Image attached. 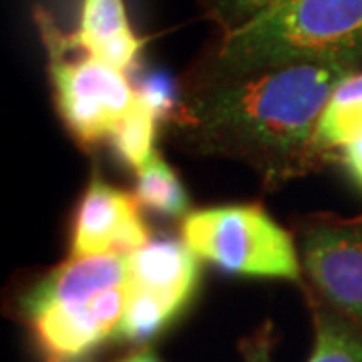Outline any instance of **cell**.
<instances>
[{"label": "cell", "mask_w": 362, "mask_h": 362, "mask_svg": "<svg viewBox=\"0 0 362 362\" xmlns=\"http://www.w3.org/2000/svg\"><path fill=\"white\" fill-rule=\"evenodd\" d=\"M270 324L262 328V332L252 337L244 346L247 362H270Z\"/></svg>", "instance_id": "cell-19"}, {"label": "cell", "mask_w": 362, "mask_h": 362, "mask_svg": "<svg viewBox=\"0 0 362 362\" xmlns=\"http://www.w3.org/2000/svg\"><path fill=\"white\" fill-rule=\"evenodd\" d=\"M129 254H101L71 258L49 272L21 300L26 320L35 314L89 302L101 292L129 284Z\"/></svg>", "instance_id": "cell-8"}, {"label": "cell", "mask_w": 362, "mask_h": 362, "mask_svg": "<svg viewBox=\"0 0 362 362\" xmlns=\"http://www.w3.org/2000/svg\"><path fill=\"white\" fill-rule=\"evenodd\" d=\"M276 2L280 0H204V8L207 18L220 26L223 35L246 25L247 21H252Z\"/></svg>", "instance_id": "cell-16"}, {"label": "cell", "mask_w": 362, "mask_h": 362, "mask_svg": "<svg viewBox=\"0 0 362 362\" xmlns=\"http://www.w3.org/2000/svg\"><path fill=\"white\" fill-rule=\"evenodd\" d=\"M286 63L362 71V0H280L223 33L197 77H232Z\"/></svg>", "instance_id": "cell-2"}, {"label": "cell", "mask_w": 362, "mask_h": 362, "mask_svg": "<svg viewBox=\"0 0 362 362\" xmlns=\"http://www.w3.org/2000/svg\"><path fill=\"white\" fill-rule=\"evenodd\" d=\"M330 101H334V103H356V101H362V71L342 78L338 83L337 89H334V93H332Z\"/></svg>", "instance_id": "cell-18"}, {"label": "cell", "mask_w": 362, "mask_h": 362, "mask_svg": "<svg viewBox=\"0 0 362 362\" xmlns=\"http://www.w3.org/2000/svg\"><path fill=\"white\" fill-rule=\"evenodd\" d=\"M362 137V101L326 105L316 127V141L326 153Z\"/></svg>", "instance_id": "cell-15"}, {"label": "cell", "mask_w": 362, "mask_h": 362, "mask_svg": "<svg viewBox=\"0 0 362 362\" xmlns=\"http://www.w3.org/2000/svg\"><path fill=\"white\" fill-rule=\"evenodd\" d=\"M183 244L199 259L250 278L300 280L292 235L258 204L197 209L183 218Z\"/></svg>", "instance_id": "cell-4"}, {"label": "cell", "mask_w": 362, "mask_h": 362, "mask_svg": "<svg viewBox=\"0 0 362 362\" xmlns=\"http://www.w3.org/2000/svg\"><path fill=\"white\" fill-rule=\"evenodd\" d=\"M349 66L286 63L232 77H195L173 113V137L197 156H220L256 169L264 185L318 169L330 153L316 127Z\"/></svg>", "instance_id": "cell-1"}, {"label": "cell", "mask_w": 362, "mask_h": 362, "mask_svg": "<svg viewBox=\"0 0 362 362\" xmlns=\"http://www.w3.org/2000/svg\"><path fill=\"white\" fill-rule=\"evenodd\" d=\"M35 21L47 49L54 101L66 127L85 145L109 139L137 103V87L125 71L83 51L73 33H63L45 8L35 11Z\"/></svg>", "instance_id": "cell-3"}, {"label": "cell", "mask_w": 362, "mask_h": 362, "mask_svg": "<svg viewBox=\"0 0 362 362\" xmlns=\"http://www.w3.org/2000/svg\"><path fill=\"white\" fill-rule=\"evenodd\" d=\"M137 93L145 103L151 107L157 117H168L175 111V99L171 93V85L165 78L149 77L137 87Z\"/></svg>", "instance_id": "cell-17"}, {"label": "cell", "mask_w": 362, "mask_h": 362, "mask_svg": "<svg viewBox=\"0 0 362 362\" xmlns=\"http://www.w3.org/2000/svg\"><path fill=\"white\" fill-rule=\"evenodd\" d=\"M197 259L189 247L175 240L149 242L129 254V284L181 312L199 284Z\"/></svg>", "instance_id": "cell-9"}, {"label": "cell", "mask_w": 362, "mask_h": 362, "mask_svg": "<svg viewBox=\"0 0 362 362\" xmlns=\"http://www.w3.org/2000/svg\"><path fill=\"white\" fill-rule=\"evenodd\" d=\"M135 197L139 206L149 207L168 218H185L189 209V199L180 177L168 161L159 153H153L141 168L137 169Z\"/></svg>", "instance_id": "cell-11"}, {"label": "cell", "mask_w": 362, "mask_h": 362, "mask_svg": "<svg viewBox=\"0 0 362 362\" xmlns=\"http://www.w3.org/2000/svg\"><path fill=\"white\" fill-rule=\"evenodd\" d=\"M73 39L83 51L125 73L135 66L143 49V39L133 33L123 0H83Z\"/></svg>", "instance_id": "cell-10"}, {"label": "cell", "mask_w": 362, "mask_h": 362, "mask_svg": "<svg viewBox=\"0 0 362 362\" xmlns=\"http://www.w3.org/2000/svg\"><path fill=\"white\" fill-rule=\"evenodd\" d=\"M157 119L159 117L151 111V107L139 97L133 109L121 119V123L109 137L119 157L133 169L141 168L156 153L153 141H156Z\"/></svg>", "instance_id": "cell-13"}, {"label": "cell", "mask_w": 362, "mask_h": 362, "mask_svg": "<svg viewBox=\"0 0 362 362\" xmlns=\"http://www.w3.org/2000/svg\"><path fill=\"white\" fill-rule=\"evenodd\" d=\"M300 250L316 294L362 328V218L314 216L300 226Z\"/></svg>", "instance_id": "cell-5"}, {"label": "cell", "mask_w": 362, "mask_h": 362, "mask_svg": "<svg viewBox=\"0 0 362 362\" xmlns=\"http://www.w3.org/2000/svg\"><path fill=\"white\" fill-rule=\"evenodd\" d=\"M177 314L180 312H175L165 302L157 300L156 296L131 288L127 308H125V314L117 328V338L131 340V342L151 340L163 328H168Z\"/></svg>", "instance_id": "cell-14"}, {"label": "cell", "mask_w": 362, "mask_h": 362, "mask_svg": "<svg viewBox=\"0 0 362 362\" xmlns=\"http://www.w3.org/2000/svg\"><path fill=\"white\" fill-rule=\"evenodd\" d=\"M119 362H159L151 354V352H135V354H131V356H127V358H123V361Z\"/></svg>", "instance_id": "cell-21"}, {"label": "cell", "mask_w": 362, "mask_h": 362, "mask_svg": "<svg viewBox=\"0 0 362 362\" xmlns=\"http://www.w3.org/2000/svg\"><path fill=\"white\" fill-rule=\"evenodd\" d=\"M316 342L308 362H362V338L358 330L334 310L316 308Z\"/></svg>", "instance_id": "cell-12"}, {"label": "cell", "mask_w": 362, "mask_h": 362, "mask_svg": "<svg viewBox=\"0 0 362 362\" xmlns=\"http://www.w3.org/2000/svg\"><path fill=\"white\" fill-rule=\"evenodd\" d=\"M340 157H342V163H344L350 177L356 181V185L362 189V137L344 145Z\"/></svg>", "instance_id": "cell-20"}, {"label": "cell", "mask_w": 362, "mask_h": 362, "mask_svg": "<svg viewBox=\"0 0 362 362\" xmlns=\"http://www.w3.org/2000/svg\"><path fill=\"white\" fill-rule=\"evenodd\" d=\"M129 292V284L117 286L89 302L57 306L28 318L47 362H77L117 337Z\"/></svg>", "instance_id": "cell-6"}, {"label": "cell", "mask_w": 362, "mask_h": 362, "mask_svg": "<svg viewBox=\"0 0 362 362\" xmlns=\"http://www.w3.org/2000/svg\"><path fill=\"white\" fill-rule=\"evenodd\" d=\"M149 242L137 197L95 175L78 204L71 258L131 254Z\"/></svg>", "instance_id": "cell-7"}]
</instances>
